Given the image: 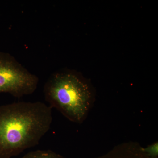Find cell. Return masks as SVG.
<instances>
[{"mask_svg": "<svg viewBox=\"0 0 158 158\" xmlns=\"http://www.w3.org/2000/svg\"><path fill=\"white\" fill-rule=\"evenodd\" d=\"M142 148L135 143L122 144L96 158H150L143 152Z\"/></svg>", "mask_w": 158, "mask_h": 158, "instance_id": "cell-4", "label": "cell"}, {"mask_svg": "<svg viewBox=\"0 0 158 158\" xmlns=\"http://www.w3.org/2000/svg\"><path fill=\"white\" fill-rule=\"evenodd\" d=\"M52 108L42 102L0 106V158H10L39 144L50 129Z\"/></svg>", "mask_w": 158, "mask_h": 158, "instance_id": "cell-1", "label": "cell"}, {"mask_svg": "<svg viewBox=\"0 0 158 158\" xmlns=\"http://www.w3.org/2000/svg\"><path fill=\"white\" fill-rule=\"evenodd\" d=\"M46 101L51 108L59 110L70 121H84L90 104L88 86L71 72H57L51 75L44 88Z\"/></svg>", "mask_w": 158, "mask_h": 158, "instance_id": "cell-2", "label": "cell"}, {"mask_svg": "<svg viewBox=\"0 0 158 158\" xmlns=\"http://www.w3.org/2000/svg\"><path fill=\"white\" fill-rule=\"evenodd\" d=\"M145 155L150 158H158V144L156 142L146 148H142Z\"/></svg>", "mask_w": 158, "mask_h": 158, "instance_id": "cell-6", "label": "cell"}, {"mask_svg": "<svg viewBox=\"0 0 158 158\" xmlns=\"http://www.w3.org/2000/svg\"><path fill=\"white\" fill-rule=\"evenodd\" d=\"M21 158H65L52 151L37 150L28 153Z\"/></svg>", "mask_w": 158, "mask_h": 158, "instance_id": "cell-5", "label": "cell"}, {"mask_svg": "<svg viewBox=\"0 0 158 158\" xmlns=\"http://www.w3.org/2000/svg\"><path fill=\"white\" fill-rule=\"evenodd\" d=\"M39 79L23 66L12 55L0 52V94L22 97L34 93Z\"/></svg>", "mask_w": 158, "mask_h": 158, "instance_id": "cell-3", "label": "cell"}]
</instances>
